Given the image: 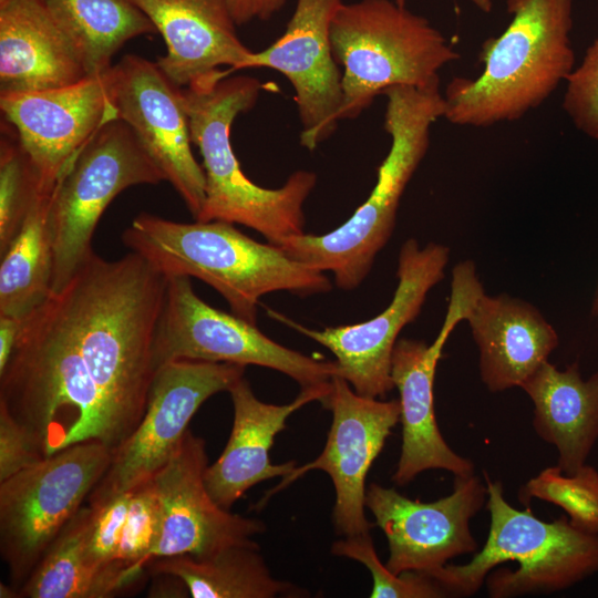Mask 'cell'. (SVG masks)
<instances>
[{"label": "cell", "instance_id": "cell-1", "mask_svg": "<svg viewBox=\"0 0 598 598\" xmlns=\"http://www.w3.org/2000/svg\"><path fill=\"white\" fill-rule=\"evenodd\" d=\"M122 241L166 277H195L212 286L231 312L256 324L261 296H299L331 290L319 269L290 258L274 244H261L221 220L178 223L148 213L136 216Z\"/></svg>", "mask_w": 598, "mask_h": 598}, {"label": "cell", "instance_id": "cell-2", "mask_svg": "<svg viewBox=\"0 0 598 598\" xmlns=\"http://www.w3.org/2000/svg\"><path fill=\"white\" fill-rule=\"evenodd\" d=\"M512 19L486 39L476 79L454 76L444 91V118L488 127L514 122L543 104L575 69L573 0H507Z\"/></svg>", "mask_w": 598, "mask_h": 598}, {"label": "cell", "instance_id": "cell-3", "mask_svg": "<svg viewBox=\"0 0 598 598\" xmlns=\"http://www.w3.org/2000/svg\"><path fill=\"white\" fill-rule=\"evenodd\" d=\"M229 74L219 70L182 87L192 143L200 152L205 174V202L196 220L240 224L278 245L305 234L302 208L317 175L297 171L276 189L260 187L246 176L231 147L230 127L238 114L255 105L262 84Z\"/></svg>", "mask_w": 598, "mask_h": 598}, {"label": "cell", "instance_id": "cell-4", "mask_svg": "<svg viewBox=\"0 0 598 598\" xmlns=\"http://www.w3.org/2000/svg\"><path fill=\"white\" fill-rule=\"evenodd\" d=\"M0 404L47 457L85 441L112 450L100 395L52 295L22 321L0 371Z\"/></svg>", "mask_w": 598, "mask_h": 598}, {"label": "cell", "instance_id": "cell-5", "mask_svg": "<svg viewBox=\"0 0 598 598\" xmlns=\"http://www.w3.org/2000/svg\"><path fill=\"white\" fill-rule=\"evenodd\" d=\"M382 94L386 97L384 128L391 146L367 200L328 234L296 235L277 245L297 261L331 271L334 283L343 290L363 281L390 239L401 196L429 150L431 126L445 112L440 81L422 87L394 85Z\"/></svg>", "mask_w": 598, "mask_h": 598}, {"label": "cell", "instance_id": "cell-6", "mask_svg": "<svg viewBox=\"0 0 598 598\" xmlns=\"http://www.w3.org/2000/svg\"><path fill=\"white\" fill-rule=\"evenodd\" d=\"M489 532L483 548L464 565H444L426 574L446 596L474 595L486 582L492 598L550 594L598 571V535L518 511L504 497L501 482L484 472ZM424 575V574H423Z\"/></svg>", "mask_w": 598, "mask_h": 598}, {"label": "cell", "instance_id": "cell-7", "mask_svg": "<svg viewBox=\"0 0 598 598\" xmlns=\"http://www.w3.org/2000/svg\"><path fill=\"white\" fill-rule=\"evenodd\" d=\"M343 66L340 120L355 118L394 85L426 86L460 54L430 21L391 0L341 3L330 28Z\"/></svg>", "mask_w": 598, "mask_h": 598}, {"label": "cell", "instance_id": "cell-8", "mask_svg": "<svg viewBox=\"0 0 598 598\" xmlns=\"http://www.w3.org/2000/svg\"><path fill=\"white\" fill-rule=\"evenodd\" d=\"M99 441L63 448L0 482V553L18 590L107 471Z\"/></svg>", "mask_w": 598, "mask_h": 598}, {"label": "cell", "instance_id": "cell-9", "mask_svg": "<svg viewBox=\"0 0 598 598\" xmlns=\"http://www.w3.org/2000/svg\"><path fill=\"white\" fill-rule=\"evenodd\" d=\"M163 181L162 171L123 120L106 123L93 135L52 193V292L94 254L93 235L112 200L131 186Z\"/></svg>", "mask_w": 598, "mask_h": 598}, {"label": "cell", "instance_id": "cell-10", "mask_svg": "<svg viewBox=\"0 0 598 598\" xmlns=\"http://www.w3.org/2000/svg\"><path fill=\"white\" fill-rule=\"evenodd\" d=\"M153 353L156 368L176 360L254 364L285 373L301 389L328 384L338 374L336 361L288 349L256 324L207 305L186 276L167 277Z\"/></svg>", "mask_w": 598, "mask_h": 598}, {"label": "cell", "instance_id": "cell-11", "mask_svg": "<svg viewBox=\"0 0 598 598\" xmlns=\"http://www.w3.org/2000/svg\"><path fill=\"white\" fill-rule=\"evenodd\" d=\"M452 275L450 305L434 342L400 339L393 349L391 377L400 394L402 423L401 455L392 476L398 485L427 470H445L455 477L474 474L472 461L455 453L442 436L434 410V377L443 347L484 293L472 261L458 262Z\"/></svg>", "mask_w": 598, "mask_h": 598}, {"label": "cell", "instance_id": "cell-12", "mask_svg": "<svg viewBox=\"0 0 598 598\" xmlns=\"http://www.w3.org/2000/svg\"><path fill=\"white\" fill-rule=\"evenodd\" d=\"M448 248L430 243L423 248L414 238L401 247L398 287L391 303L368 321L313 330L267 309L268 315L329 349L338 374L360 395L382 398L394 388L392 353L400 331L421 311L427 292L444 278Z\"/></svg>", "mask_w": 598, "mask_h": 598}, {"label": "cell", "instance_id": "cell-13", "mask_svg": "<svg viewBox=\"0 0 598 598\" xmlns=\"http://www.w3.org/2000/svg\"><path fill=\"white\" fill-rule=\"evenodd\" d=\"M245 365L176 360L157 368L146 409L133 433L115 450L89 504L127 492L151 480L169 460L188 424L212 395L245 374Z\"/></svg>", "mask_w": 598, "mask_h": 598}, {"label": "cell", "instance_id": "cell-14", "mask_svg": "<svg viewBox=\"0 0 598 598\" xmlns=\"http://www.w3.org/2000/svg\"><path fill=\"white\" fill-rule=\"evenodd\" d=\"M323 406L331 410L332 423L321 454L295 467L267 492L258 507L307 472L320 470L330 476L334 486L333 524L337 534H370L372 524L364 515L365 478L392 429L400 421L399 400L380 401L362 396L350 388L347 380L336 374Z\"/></svg>", "mask_w": 598, "mask_h": 598}, {"label": "cell", "instance_id": "cell-15", "mask_svg": "<svg viewBox=\"0 0 598 598\" xmlns=\"http://www.w3.org/2000/svg\"><path fill=\"white\" fill-rule=\"evenodd\" d=\"M118 117L135 133L196 219L205 202V174L195 159L182 87L157 63L126 54L106 72Z\"/></svg>", "mask_w": 598, "mask_h": 598}, {"label": "cell", "instance_id": "cell-16", "mask_svg": "<svg viewBox=\"0 0 598 598\" xmlns=\"http://www.w3.org/2000/svg\"><path fill=\"white\" fill-rule=\"evenodd\" d=\"M486 499V486L473 474L455 477L453 492L430 503L412 501L395 488L372 483L365 493V507L388 539L385 566L395 575H426L456 556L476 551L470 523Z\"/></svg>", "mask_w": 598, "mask_h": 598}, {"label": "cell", "instance_id": "cell-17", "mask_svg": "<svg viewBox=\"0 0 598 598\" xmlns=\"http://www.w3.org/2000/svg\"><path fill=\"white\" fill-rule=\"evenodd\" d=\"M106 72L65 86L0 94L4 121L35 168L41 189L52 190L93 135L120 118Z\"/></svg>", "mask_w": 598, "mask_h": 598}, {"label": "cell", "instance_id": "cell-18", "mask_svg": "<svg viewBox=\"0 0 598 598\" xmlns=\"http://www.w3.org/2000/svg\"><path fill=\"white\" fill-rule=\"evenodd\" d=\"M342 0H298L283 34L254 52L249 68L283 74L295 90L302 124L300 143L312 151L330 137L340 121L342 74L332 53L330 28Z\"/></svg>", "mask_w": 598, "mask_h": 598}, {"label": "cell", "instance_id": "cell-19", "mask_svg": "<svg viewBox=\"0 0 598 598\" xmlns=\"http://www.w3.org/2000/svg\"><path fill=\"white\" fill-rule=\"evenodd\" d=\"M205 441L186 430L168 462L152 477L162 514L161 534L151 560L177 555H206L249 544L265 525L233 514L209 495Z\"/></svg>", "mask_w": 598, "mask_h": 598}, {"label": "cell", "instance_id": "cell-20", "mask_svg": "<svg viewBox=\"0 0 598 598\" xmlns=\"http://www.w3.org/2000/svg\"><path fill=\"white\" fill-rule=\"evenodd\" d=\"M228 392L234 405L230 436L220 456L207 466L204 475L209 495L226 509L254 485L272 477H285L296 467V461L270 462L275 436L297 410L313 401L323 405L331 392V382L303 388L292 402L282 405L260 401L244 377Z\"/></svg>", "mask_w": 598, "mask_h": 598}, {"label": "cell", "instance_id": "cell-21", "mask_svg": "<svg viewBox=\"0 0 598 598\" xmlns=\"http://www.w3.org/2000/svg\"><path fill=\"white\" fill-rule=\"evenodd\" d=\"M154 24L166 45L157 65L177 86L229 66L247 69L254 53L239 39L226 0H131Z\"/></svg>", "mask_w": 598, "mask_h": 598}, {"label": "cell", "instance_id": "cell-22", "mask_svg": "<svg viewBox=\"0 0 598 598\" xmlns=\"http://www.w3.org/2000/svg\"><path fill=\"white\" fill-rule=\"evenodd\" d=\"M480 351V375L491 392L520 386L558 346V336L530 303L502 293L478 298L465 319Z\"/></svg>", "mask_w": 598, "mask_h": 598}, {"label": "cell", "instance_id": "cell-23", "mask_svg": "<svg viewBox=\"0 0 598 598\" xmlns=\"http://www.w3.org/2000/svg\"><path fill=\"white\" fill-rule=\"evenodd\" d=\"M85 76L43 0H0V94L65 86Z\"/></svg>", "mask_w": 598, "mask_h": 598}, {"label": "cell", "instance_id": "cell-24", "mask_svg": "<svg viewBox=\"0 0 598 598\" xmlns=\"http://www.w3.org/2000/svg\"><path fill=\"white\" fill-rule=\"evenodd\" d=\"M519 388L534 403L536 434L556 447L557 466L574 474L598 440V370L582 380L577 362L559 370L547 360Z\"/></svg>", "mask_w": 598, "mask_h": 598}, {"label": "cell", "instance_id": "cell-25", "mask_svg": "<svg viewBox=\"0 0 598 598\" xmlns=\"http://www.w3.org/2000/svg\"><path fill=\"white\" fill-rule=\"evenodd\" d=\"M91 507L82 506L18 589L22 598H109L135 584L145 568L117 560L96 565L87 556Z\"/></svg>", "mask_w": 598, "mask_h": 598}, {"label": "cell", "instance_id": "cell-26", "mask_svg": "<svg viewBox=\"0 0 598 598\" xmlns=\"http://www.w3.org/2000/svg\"><path fill=\"white\" fill-rule=\"evenodd\" d=\"M146 568L178 579L194 598H274L305 592L271 576L255 542L206 555L161 557L151 560Z\"/></svg>", "mask_w": 598, "mask_h": 598}, {"label": "cell", "instance_id": "cell-27", "mask_svg": "<svg viewBox=\"0 0 598 598\" xmlns=\"http://www.w3.org/2000/svg\"><path fill=\"white\" fill-rule=\"evenodd\" d=\"M79 58L86 76L111 69L114 54L133 38L156 32L131 0H43Z\"/></svg>", "mask_w": 598, "mask_h": 598}, {"label": "cell", "instance_id": "cell-28", "mask_svg": "<svg viewBox=\"0 0 598 598\" xmlns=\"http://www.w3.org/2000/svg\"><path fill=\"white\" fill-rule=\"evenodd\" d=\"M53 189L39 194L19 233L0 254V316L23 321L52 292L54 249L50 207Z\"/></svg>", "mask_w": 598, "mask_h": 598}, {"label": "cell", "instance_id": "cell-29", "mask_svg": "<svg viewBox=\"0 0 598 598\" xmlns=\"http://www.w3.org/2000/svg\"><path fill=\"white\" fill-rule=\"evenodd\" d=\"M518 498L525 504L538 498L559 506L574 527L598 535V472L592 466L585 464L571 475L559 466L546 467L519 489Z\"/></svg>", "mask_w": 598, "mask_h": 598}, {"label": "cell", "instance_id": "cell-30", "mask_svg": "<svg viewBox=\"0 0 598 598\" xmlns=\"http://www.w3.org/2000/svg\"><path fill=\"white\" fill-rule=\"evenodd\" d=\"M0 140V254L19 233L43 189L35 168L14 132L2 130Z\"/></svg>", "mask_w": 598, "mask_h": 598}, {"label": "cell", "instance_id": "cell-31", "mask_svg": "<svg viewBox=\"0 0 598 598\" xmlns=\"http://www.w3.org/2000/svg\"><path fill=\"white\" fill-rule=\"evenodd\" d=\"M331 553L357 560L369 569L373 579L372 598L447 597L444 589L426 575L415 571L393 574L380 561L370 534L346 536L332 544Z\"/></svg>", "mask_w": 598, "mask_h": 598}, {"label": "cell", "instance_id": "cell-32", "mask_svg": "<svg viewBox=\"0 0 598 598\" xmlns=\"http://www.w3.org/2000/svg\"><path fill=\"white\" fill-rule=\"evenodd\" d=\"M158 495L148 480L131 489L130 507L123 528L117 560L146 568L161 534Z\"/></svg>", "mask_w": 598, "mask_h": 598}, {"label": "cell", "instance_id": "cell-33", "mask_svg": "<svg viewBox=\"0 0 598 598\" xmlns=\"http://www.w3.org/2000/svg\"><path fill=\"white\" fill-rule=\"evenodd\" d=\"M563 109L575 127L598 141V38L565 82Z\"/></svg>", "mask_w": 598, "mask_h": 598}, {"label": "cell", "instance_id": "cell-34", "mask_svg": "<svg viewBox=\"0 0 598 598\" xmlns=\"http://www.w3.org/2000/svg\"><path fill=\"white\" fill-rule=\"evenodd\" d=\"M131 489L114 494L91 507L86 553L96 565L117 561V553L130 507Z\"/></svg>", "mask_w": 598, "mask_h": 598}, {"label": "cell", "instance_id": "cell-35", "mask_svg": "<svg viewBox=\"0 0 598 598\" xmlns=\"http://www.w3.org/2000/svg\"><path fill=\"white\" fill-rule=\"evenodd\" d=\"M45 457L32 434L0 404V482Z\"/></svg>", "mask_w": 598, "mask_h": 598}, {"label": "cell", "instance_id": "cell-36", "mask_svg": "<svg viewBox=\"0 0 598 598\" xmlns=\"http://www.w3.org/2000/svg\"><path fill=\"white\" fill-rule=\"evenodd\" d=\"M287 0H226L237 25L254 20L267 21L283 8Z\"/></svg>", "mask_w": 598, "mask_h": 598}, {"label": "cell", "instance_id": "cell-37", "mask_svg": "<svg viewBox=\"0 0 598 598\" xmlns=\"http://www.w3.org/2000/svg\"><path fill=\"white\" fill-rule=\"evenodd\" d=\"M22 329V320L0 316V371L8 364Z\"/></svg>", "mask_w": 598, "mask_h": 598}, {"label": "cell", "instance_id": "cell-38", "mask_svg": "<svg viewBox=\"0 0 598 598\" xmlns=\"http://www.w3.org/2000/svg\"><path fill=\"white\" fill-rule=\"evenodd\" d=\"M396 4L405 7L406 0H393ZM471 2L484 13H489L493 8V0H471Z\"/></svg>", "mask_w": 598, "mask_h": 598}, {"label": "cell", "instance_id": "cell-39", "mask_svg": "<svg viewBox=\"0 0 598 598\" xmlns=\"http://www.w3.org/2000/svg\"><path fill=\"white\" fill-rule=\"evenodd\" d=\"M0 597L1 598H17L18 590L13 588L12 585H0Z\"/></svg>", "mask_w": 598, "mask_h": 598}]
</instances>
